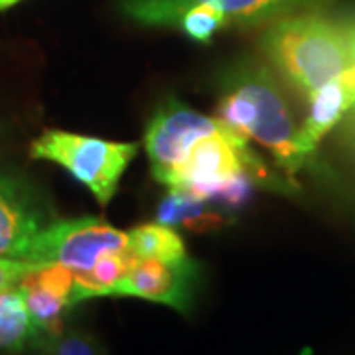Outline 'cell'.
<instances>
[{
	"instance_id": "cell-4",
	"label": "cell",
	"mask_w": 355,
	"mask_h": 355,
	"mask_svg": "<svg viewBox=\"0 0 355 355\" xmlns=\"http://www.w3.org/2000/svg\"><path fill=\"white\" fill-rule=\"evenodd\" d=\"M227 132L235 130L223 121L198 113L178 99H166L156 109L144 132V150L154 180L170 188L198 140Z\"/></svg>"
},
{
	"instance_id": "cell-9",
	"label": "cell",
	"mask_w": 355,
	"mask_h": 355,
	"mask_svg": "<svg viewBox=\"0 0 355 355\" xmlns=\"http://www.w3.org/2000/svg\"><path fill=\"white\" fill-rule=\"evenodd\" d=\"M18 288L24 294L28 312L46 343L62 331L65 310L76 304V272L58 263L36 266L20 280Z\"/></svg>"
},
{
	"instance_id": "cell-12",
	"label": "cell",
	"mask_w": 355,
	"mask_h": 355,
	"mask_svg": "<svg viewBox=\"0 0 355 355\" xmlns=\"http://www.w3.org/2000/svg\"><path fill=\"white\" fill-rule=\"evenodd\" d=\"M128 249L139 259H158L172 265L190 259L180 235L164 223H146L128 231Z\"/></svg>"
},
{
	"instance_id": "cell-5",
	"label": "cell",
	"mask_w": 355,
	"mask_h": 355,
	"mask_svg": "<svg viewBox=\"0 0 355 355\" xmlns=\"http://www.w3.org/2000/svg\"><path fill=\"white\" fill-rule=\"evenodd\" d=\"M128 249V233L114 229L97 217H76L48 223L32 243L30 263H58L76 272L87 275L103 254Z\"/></svg>"
},
{
	"instance_id": "cell-17",
	"label": "cell",
	"mask_w": 355,
	"mask_h": 355,
	"mask_svg": "<svg viewBox=\"0 0 355 355\" xmlns=\"http://www.w3.org/2000/svg\"><path fill=\"white\" fill-rule=\"evenodd\" d=\"M18 2H22V0H0V10H6V8H12L16 6Z\"/></svg>"
},
{
	"instance_id": "cell-14",
	"label": "cell",
	"mask_w": 355,
	"mask_h": 355,
	"mask_svg": "<svg viewBox=\"0 0 355 355\" xmlns=\"http://www.w3.org/2000/svg\"><path fill=\"white\" fill-rule=\"evenodd\" d=\"M51 355H105L103 347L83 331H60L46 343Z\"/></svg>"
},
{
	"instance_id": "cell-8",
	"label": "cell",
	"mask_w": 355,
	"mask_h": 355,
	"mask_svg": "<svg viewBox=\"0 0 355 355\" xmlns=\"http://www.w3.org/2000/svg\"><path fill=\"white\" fill-rule=\"evenodd\" d=\"M48 223L40 198L24 180L0 174V257L26 261Z\"/></svg>"
},
{
	"instance_id": "cell-6",
	"label": "cell",
	"mask_w": 355,
	"mask_h": 355,
	"mask_svg": "<svg viewBox=\"0 0 355 355\" xmlns=\"http://www.w3.org/2000/svg\"><path fill=\"white\" fill-rule=\"evenodd\" d=\"M322 0H121L123 14L144 26H176L191 6L205 4L227 18L229 24H263L304 12Z\"/></svg>"
},
{
	"instance_id": "cell-2",
	"label": "cell",
	"mask_w": 355,
	"mask_h": 355,
	"mask_svg": "<svg viewBox=\"0 0 355 355\" xmlns=\"http://www.w3.org/2000/svg\"><path fill=\"white\" fill-rule=\"evenodd\" d=\"M263 50L306 97L354 67L345 22H334L314 12L275 20L263 36Z\"/></svg>"
},
{
	"instance_id": "cell-16",
	"label": "cell",
	"mask_w": 355,
	"mask_h": 355,
	"mask_svg": "<svg viewBox=\"0 0 355 355\" xmlns=\"http://www.w3.org/2000/svg\"><path fill=\"white\" fill-rule=\"evenodd\" d=\"M347 34H349V44H352V51H354V76H355V18L345 22Z\"/></svg>"
},
{
	"instance_id": "cell-7",
	"label": "cell",
	"mask_w": 355,
	"mask_h": 355,
	"mask_svg": "<svg viewBox=\"0 0 355 355\" xmlns=\"http://www.w3.org/2000/svg\"><path fill=\"white\" fill-rule=\"evenodd\" d=\"M196 275L198 268L190 259L172 265L158 259L137 257L127 275L113 284L105 296H135L170 306L178 312H188Z\"/></svg>"
},
{
	"instance_id": "cell-3",
	"label": "cell",
	"mask_w": 355,
	"mask_h": 355,
	"mask_svg": "<svg viewBox=\"0 0 355 355\" xmlns=\"http://www.w3.org/2000/svg\"><path fill=\"white\" fill-rule=\"evenodd\" d=\"M139 153L135 142L93 139L67 130H46L30 146V156L65 168L87 188L101 207L116 193L119 182Z\"/></svg>"
},
{
	"instance_id": "cell-13",
	"label": "cell",
	"mask_w": 355,
	"mask_h": 355,
	"mask_svg": "<svg viewBox=\"0 0 355 355\" xmlns=\"http://www.w3.org/2000/svg\"><path fill=\"white\" fill-rule=\"evenodd\" d=\"M227 24V18L223 14L211 6H205V4L188 8L176 22L178 28L196 42H209L216 36V32H219Z\"/></svg>"
},
{
	"instance_id": "cell-11",
	"label": "cell",
	"mask_w": 355,
	"mask_h": 355,
	"mask_svg": "<svg viewBox=\"0 0 355 355\" xmlns=\"http://www.w3.org/2000/svg\"><path fill=\"white\" fill-rule=\"evenodd\" d=\"M32 343H46V338L30 316L22 291H0V354L18 355Z\"/></svg>"
},
{
	"instance_id": "cell-15",
	"label": "cell",
	"mask_w": 355,
	"mask_h": 355,
	"mask_svg": "<svg viewBox=\"0 0 355 355\" xmlns=\"http://www.w3.org/2000/svg\"><path fill=\"white\" fill-rule=\"evenodd\" d=\"M38 263L30 261H18V259H4L0 257V291H8L20 284L28 272H32Z\"/></svg>"
},
{
	"instance_id": "cell-10",
	"label": "cell",
	"mask_w": 355,
	"mask_h": 355,
	"mask_svg": "<svg viewBox=\"0 0 355 355\" xmlns=\"http://www.w3.org/2000/svg\"><path fill=\"white\" fill-rule=\"evenodd\" d=\"M308 114L298 127L296 146L306 162L312 160L318 146L331 128L336 127L349 109H355V76L354 67L343 76L328 81L316 89L310 97Z\"/></svg>"
},
{
	"instance_id": "cell-1",
	"label": "cell",
	"mask_w": 355,
	"mask_h": 355,
	"mask_svg": "<svg viewBox=\"0 0 355 355\" xmlns=\"http://www.w3.org/2000/svg\"><path fill=\"white\" fill-rule=\"evenodd\" d=\"M217 119L266 148L288 180L308 164L296 146L298 125L291 107L265 67L245 64L229 71L223 79Z\"/></svg>"
}]
</instances>
